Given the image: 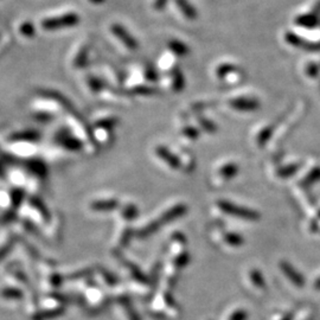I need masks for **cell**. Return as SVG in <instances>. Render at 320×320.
<instances>
[{
    "mask_svg": "<svg viewBox=\"0 0 320 320\" xmlns=\"http://www.w3.org/2000/svg\"><path fill=\"white\" fill-rule=\"evenodd\" d=\"M110 34H112L119 42L122 44L128 50H135L139 47L138 40L131 35V32L126 28L119 23H113L109 28Z\"/></svg>",
    "mask_w": 320,
    "mask_h": 320,
    "instance_id": "1",
    "label": "cell"
},
{
    "mask_svg": "<svg viewBox=\"0 0 320 320\" xmlns=\"http://www.w3.org/2000/svg\"><path fill=\"white\" fill-rule=\"evenodd\" d=\"M293 24L300 30H311V29L320 27V16L307 10L305 12L297 14L293 19Z\"/></svg>",
    "mask_w": 320,
    "mask_h": 320,
    "instance_id": "2",
    "label": "cell"
},
{
    "mask_svg": "<svg viewBox=\"0 0 320 320\" xmlns=\"http://www.w3.org/2000/svg\"><path fill=\"white\" fill-rule=\"evenodd\" d=\"M80 18L76 13L69 12L63 16L51 18L46 21V27L49 29H63V28H71L79 24Z\"/></svg>",
    "mask_w": 320,
    "mask_h": 320,
    "instance_id": "3",
    "label": "cell"
},
{
    "mask_svg": "<svg viewBox=\"0 0 320 320\" xmlns=\"http://www.w3.org/2000/svg\"><path fill=\"white\" fill-rule=\"evenodd\" d=\"M172 3L186 20L193 21L198 18V10L190 0H172Z\"/></svg>",
    "mask_w": 320,
    "mask_h": 320,
    "instance_id": "4",
    "label": "cell"
},
{
    "mask_svg": "<svg viewBox=\"0 0 320 320\" xmlns=\"http://www.w3.org/2000/svg\"><path fill=\"white\" fill-rule=\"evenodd\" d=\"M167 47H168V50L171 51V54H174L175 56H178V57L186 56V55L190 53V49H189V46L186 45V43H184L177 38L168 40Z\"/></svg>",
    "mask_w": 320,
    "mask_h": 320,
    "instance_id": "5",
    "label": "cell"
},
{
    "mask_svg": "<svg viewBox=\"0 0 320 320\" xmlns=\"http://www.w3.org/2000/svg\"><path fill=\"white\" fill-rule=\"evenodd\" d=\"M222 209L229 212H233L234 215L240 216V217H247V218H253L254 217L253 212L245 210V209L236 208V207H234V205H222ZM233 213H231V215H233Z\"/></svg>",
    "mask_w": 320,
    "mask_h": 320,
    "instance_id": "6",
    "label": "cell"
},
{
    "mask_svg": "<svg viewBox=\"0 0 320 320\" xmlns=\"http://www.w3.org/2000/svg\"><path fill=\"white\" fill-rule=\"evenodd\" d=\"M170 2L172 0H152V9L157 12H161L166 9Z\"/></svg>",
    "mask_w": 320,
    "mask_h": 320,
    "instance_id": "7",
    "label": "cell"
},
{
    "mask_svg": "<svg viewBox=\"0 0 320 320\" xmlns=\"http://www.w3.org/2000/svg\"><path fill=\"white\" fill-rule=\"evenodd\" d=\"M234 105L237 107V108H242V107H248V108H250V107L256 106L255 102H254L253 100H249V99H240V100L235 101Z\"/></svg>",
    "mask_w": 320,
    "mask_h": 320,
    "instance_id": "8",
    "label": "cell"
},
{
    "mask_svg": "<svg viewBox=\"0 0 320 320\" xmlns=\"http://www.w3.org/2000/svg\"><path fill=\"white\" fill-rule=\"evenodd\" d=\"M89 2L91 4H96V5H99V4H102L105 2V0H89Z\"/></svg>",
    "mask_w": 320,
    "mask_h": 320,
    "instance_id": "9",
    "label": "cell"
}]
</instances>
